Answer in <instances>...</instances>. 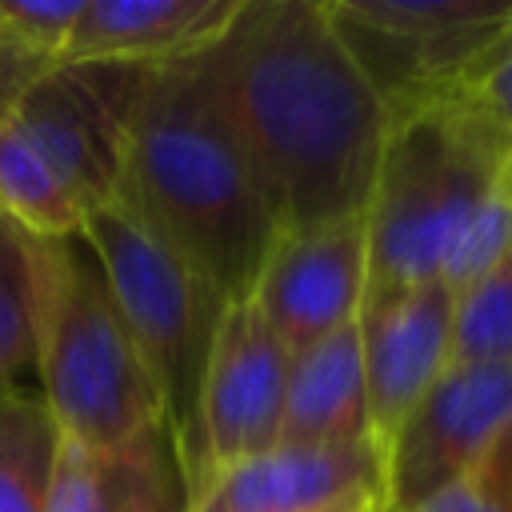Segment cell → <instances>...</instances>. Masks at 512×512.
<instances>
[{
    "label": "cell",
    "instance_id": "obj_21",
    "mask_svg": "<svg viewBox=\"0 0 512 512\" xmlns=\"http://www.w3.org/2000/svg\"><path fill=\"white\" fill-rule=\"evenodd\" d=\"M444 96L468 104L472 112H480V116L492 124V132H496V140H500V148H504V180H508V188H512V28H508V32L468 68V76H464L456 88H448ZM444 96H440V100H444Z\"/></svg>",
    "mask_w": 512,
    "mask_h": 512
},
{
    "label": "cell",
    "instance_id": "obj_4",
    "mask_svg": "<svg viewBox=\"0 0 512 512\" xmlns=\"http://www.w3.org/2000/svg\"><path fill=\"white\" fill-rule=\"evenodd\" d=\"M36 376L60 436L116 448L164 424L152 372L80 236L36 240Z\"/></svg>",
    "mask_w": 512,
    "mask_h": 512
},
{
    "label": "cell",
    "instance_id": "obj_14",
    "mask_svg": "<svg viewBox=\"0 0 512 512\" xmlns=\"http://www.w3.org/2000/svg\"><path fill=\"white\" fill-rule=\"evenodd\" d=\"M240 0H84L56 60L176 64L208 48Z\"/></svg>",
    "mask_w": 512,
    "mask_h": 512
},
{
    "label": "cell",
    "instance_id": "obj_3",
    "mask_svg": "<svg viewBox=\"0 0 512 512\" xmlns=\"http://www.w3.org/2000/svg\"><path fill=\"white\" fill-rule=\"evenodd\" d=\"M500 180L504 148L492 124L468 104L444 96L392 116L376 188L364 212V304H380L396 292L440 280L448 248Z\"/></svg>",
    "mask_w": 512,
    "mask_h": 512
},
{
    "label": "cell",
    "instance_id": "obj_22",
    "mask_svg": "<svg viewBox=\"0 0 512 512\" xmlns=\"http://www.w3.org/2000/svg\"><path fill=\"white\" fill-rule=\"evenodd\" d=\"M416 512H512V428L488 448V456L424 500Z\"/></svg>",
    "mask_w": 512,
    "mask_h": 512
},
{
    "label": "cell",
    "instance_id": "obj_2",
    "mask_svg": "<svg viewBox=\"0 0 512 512\" xmlns=\"http://www.w3.org/2000/svg\"><path fill=\"white\" fill-rule=\"evenodd\" d=\"M120 200L228 304L252 296L280 228L200 56L152 68L128 120Z\"/></svg>",
    "mask_w": 512,
    "mask_h": 512
},
{
    "label": "cell",
    "instance_id": "obj_13",
    "mask_svg": "<svg viewBox=\"0 0 512 512\" xmlns=\"http://www.w3.org/2000/svg\"><path fill=\"white\" fill-rule=\"evenodd\" d=\"M188 480L164 424L116 448H84L60 436L48 512H184Z\"/></svg>",
    "mask_w": 512,
    "mask_h": 512
},
{
    "label": "cell",
    "instance_id": "obj_16",
    "mask_svg": "<svg viewBox=\"0 0 512 512\" xmlns=\"http://www.w3.org/2000/svg\"><path fill=\"white\" fill-rule=\"evenodd\" d=\"M60 428L40 392H0V512H48Z\"/></svg>",
    "mask_w": 512,
    "mask_h": 512
},
{
    "label": "cell",
    "instance_id": "obj_18",
    "mask_svg": "<svg viewBox=\"0 0 512 512\" xmlns=\"http://www.w3.org/2000/svg\"><path fill=\"white\" fill-rule=\"evenodd\" d=\"M36 368V236L0 208V392Z\"/></svg>",
    "mask_w": 512,
    "mask_h": 512
},
{
    "label": "cell",
    "instance_id": "obj_5",
    "mask_svg": "<svg viewBox=\"0 0 512 512\" xmlns=\"http://www.w3.org/2000/svg\"><path fill=\"white\" fill-rule=\"evenodd\" d=\"M84 240L92 244L120 316L152 372L164 428L192 496L204 476V372L228 300L120 196L88 212Z\"/></svg>",
    "mask_w": 512,
    "mask_h": 512
},
{
    "label": "cell",
    "instance_id": "obj_17",
    "mask_svg": "<svg viewBox=\"0 0 512 512\" xmlns=\"http://www.w3.org/2000/svg\"><path fill=\"white\" fill-rule=\"evenodd\" d=\"M0 208L36 240H64L84 232V208L56 176V168L8 124L0 112Z\"/></svg>",
    "mask_w": 512,
    "mask_h": 512
},
{
    "label": "cell",
    "instance_id": "obj_1",
    "mask_svg": "<svg viewBox=\"0 0 512 512\" xmlns=\"http://www.w3.org/2000/svg\"><path fill=\"white\" fill-rule=\"evenodd\" d=\"M196 56L280 232L368 212L388 108L320 0H240Z\"/></svg>",
    "mask_w": 512,
    "mask_h": 512
},
{
    "label": "cell",
    "instance_id": "obj_19",
    "mask_svg": "<svg viewBox=\"0 0 512 512\" xmlns=\"http://www.w3.org/2000/svg\"><path fill=\"white\" fill-rule=\"evenodd\" d=\"M452 360L512 364V252L480 284L456 296Z\"/></svg>",
    "mask_w": 512,
    "mask_h": 512
},
{
    "label": "cell",
    "instance_id": "obj_7",
    "mask_svg": "<svg viewBox=\"0 0 512 512\" xmlns=\"http://www.w3.org/2000/svg\"><path fill=\"white\" fill-rule=\"evenodd\" d=\"M148 76L144 64L52 60L0 112L92 212L120 196L128 120Z\"/></svg>",
    "mask_w": 512,
    "mask_h": 512
},
{
    "label": "cell",
    "instance_id": "obj_20",
    "mask_svg": "<svg viewBox=\"0 0 512 512\" xmlns=\"http://www.w3.org/2000/svg\"><path fill=\"white\" fill-rule=\"evenodd\" d=\"M508 252H512V188H508V180H500L492 188V196L468 216L456 244L448 248V260L440 268V284L452 296H464Z\"/></svg>",
    "mask_w": 512,
    "mask_h": 512
},
{
    "label": "cell",
    "instance_id": "obj_9",
    "mask_svg": "<svg viewBox=\"0 0 512 512\" xmlns=\"http://www.w3.org/2000/svg\"><path fill=\"white\" fill-rule=\"evenodd\" d=\"M364 292L368 228L364 216H352L276 232L248 300L292 356L360 320Z\"/></svg>",
    "mask_w": 512,
    "mask_h": 512
},
{
    "label": "cell",
    "instance_id": "obj_12",
    "mask_svg": "<svg viewBox=\"0 0 512 512\" xmlns=\"http://www.w3.org/2000/svg\"><path fill=\"white\" fill-rule=\"evenodd\" d=\"M384 452L372 440L332 448H272L212 472L184 512H316L360 488H380Z\"/></svg>",
    "mask_w": 512,
    "mask_h": 512
},
{
    "label": "cell",
    "instance_id": "obj_6",
    "mask_svg": "<svg viewBox=\"0 0 512 512\" xmlns=\"http://www.w3.org/2000/svg\"><path fill=\"white\" fill-rule=\"evenodd\" d=\"M324 8L388 120L440 100L512 28V0H328Z\"/></svg>",
    "mask_w": 512,
    "mask_h": 512
},
{
    "label": "cell",
    "instance_id": "obj_11",
    "mask_svg": "<svg viewBox=\"0 0 512 512\" xmlns=\"http://www.w3.org/2000/svg\"><path fill=\"white\" fill-rule=\"evenodd\" d=\"M452 316L456 296L440 280L360 308L368 432L380 452L452 364Z\"/></svg>",
    "mask_w": 512,
    "mask_h": 512
},
{
    "label": "cell",
    "instance_id": "obj_8",
    "mask_svg": "<svg viewBox=\"0 0 512 512\" xmlns=\"http://www.w3.org/2000/svg\"><path fill=\"white\" fill-rule=\"evenodd\" d=\"M512 428V364L452 360L384 444V512H416Z\"/></svg>",
    "mask_w": 512,
    "mask_h": 512
},
{
    "label": "cell",
    "instance_id": "obj_23",
    "mask_svg": "<svg viewBox=\"0 0 512 512\" xmlns=\"http://www.w3.org/2000/svg\"><path fill=\"white\" fill-rule=\"evenodd\" d=\"M316 512H384V496H380V488H360V492H352L328 508H316Z\"/></svg>",
    "mask_w": 512,
    "mask_h": 512
},
{
    "label": "cell",
    "instance_id": "obj_10",
    "mask_svg": "<svg viewBox=\"0 0 512 512\" xmlns=\"http://www.w3.org/2000/svg\"><path fill=\"white\" fill-rule=\"evenodd\" d=\"M284 392H288V348L252 308V300L228 304L200 396V440H204L200 484L228 464L280 448Z\"/></svg>",
    "mask_w": 512,
    "mask_h": 512
},
{
    "label": "cell",
    "instance_id": "obj_15",
    "mask_svg": "<svg viewBox=\"0 0 512 512\" xmlns=\"http://www.w3.org/2000/svg\"><path fill=\"white\" fill-rule=\"evenodd\" d=\"M372 440L368 432V388L360 324H344L332 336L288 356L284 428L288 448H332Z\"/></svg>",
    "mask_w": 512,
    "mask_h": 512
}]
</instances>
